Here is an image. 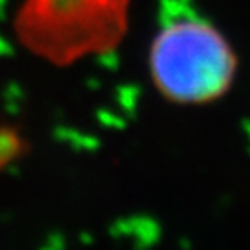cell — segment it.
<instances>
[{"label": "cell", "instance_id": "6da1fadb", "mask_svg": "<svg viewBox=\"0 0 250 250\" xmlns=\"http://www.w3.org/2000/svg\"><path fill=\"white\" fill-rule=\"evenodd\" d=\"M148 74L163 99L200 106L223 99L237 74V54L223 30L189 6L172 4L148 48Z\"/></svg>", "mask_w": 250, "mask_h": 250}, {"label": "cell", "instance_id": "7a4b0ae2", "mask_svg": "<svg viewBox=\"0 0 250 250\" xmlns=\"http://www.w3.org/2000/svg\"><path fill=\"white\" fill-rule=\"evenodd\" d=\"M132 0H21L13 34L52 65L113 52L130 26Z\"/></svg>", "mask_w": 250, "mask_h": 250}]
</instances>
